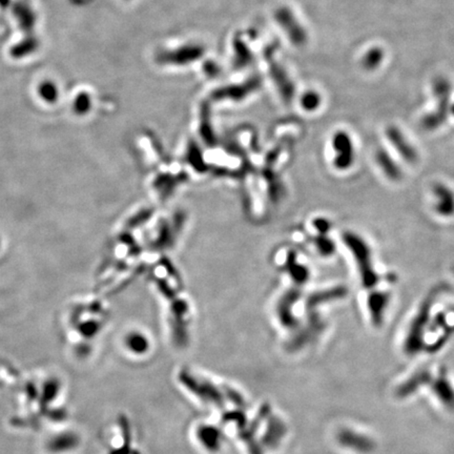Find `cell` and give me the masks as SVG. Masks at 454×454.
Listing matches in <instances>:
<instances>
[{"label": "cell", "instance_id": "6da1fadb", "mask_svg": "<svg viewBox=\"0 0 454 454\" xmlns=\"http://www.w3.org/2000/svg\"><path fill=\"white\" fill-rule=\"evenodd\" d=\"M344 240L356 259L363 285L367 289H372L378 283L379 277L374 271L372 263V251L367 243L354 234H346Z\"/></svg>", "mask_w": 454, "mask_h": 454}, {"label": "cell", "instance_id": "7a4b0ae2", "mask_svg": "<svg viewBox=\"0 0 454 454\" xmlns=\"http://www.w3.org/2000/svg\"><path fill=\"white\" fill-rule=\"evenodd\" d=\"M433 92L437 98V105L435 111L424 117V127L427 129H435L441 127L447 119L448 111L450 107V95H451V85L445 78H439L433 84Z\"/></svg>", "mask_w": 454, "mask_h": 454}, {"label": "cell", "instance_id": "3957f363", "mask_svg": "<svg viewBox=\"0 0 454 454\" xmlns=\"http://www.w3.org/2000/svg\"><path fill=\"white\" fill-rule=\"evenodd\" d=\"M334 147L338 156L336 158V166L340 170H346L352 165L354 159V149L349 136L343 131L336 134L334 138Z\"/></svg>", "mask_w": 454, "mask_h": 454}, {"label": "cell", "instance_id": "277c9868", "mask_svg": "<svg viewBox=\"0 0 454 454\" xmlns=\"http://www.w3.org/2000/svg\"><path fill=\"white\" fill-rule=\"evenodd\" d=\"M387 137L391 145H393L397 153L400 154L407 162L413 163L417 160V154L415 147L410 145V142L401 133L400 129L397 127H390L387 129Z\"/></svg>", "mask_w": 454, "mask_h": 454}, {"label": "cell", "instance_id": "5b68a950", "mask_svg": "<svg viewBox=\"0 0 454 454\" xmlns=\"http://www.w3.org/2000/svg\"><path fill=\"white\" fill-rule=\"evenodd\" d=\"M433 192L437 198L435 210L442 216H452L454 214V192L443 184L435 186Z\"/></svg>", "mask_w": 454, "mask_h": 454}, {"label": "cell", "instance_id": "8992f818", "mask_svg": "<svg viewBox=\"0 0 454 454\" xmlns=\"http://www.w3.org/2000/svg\"><path fill=\"white\" fill-rule=\"evenodd\" d=\"M389 296L385 293H372L368 298L369 309L372 311V318L376 325L381 324L385 308L388 305Z\"/></svg>", "mask_w": 454, "mask_h": 454}, {"label": "cell", "instance_id": "52a82bcc", "mask_svg": "<svg viewBox=\"0 0 454 454\" xmlns=\"http://www.w3.org/2000/svg\"><path fill=\"white\" fill-rule=\"evenodd\" d=\"M14 14L19 20L20 26L26 33H31L35 26V13L26 3H19L14 7Z\"/></svg>", "mask_w": 454, "mask_h": 454}, {"label": "cell", "instance_id": "ba28073f", "mask_svg": "<svg viewBox=\"0 0 454 454\" xmlns=\"http://www.w3.org/2000/svg\"><path fill=\"white\" fill-rule=\"evenodd\" d=\"M376 162H378L379 165L381 166L385 175L389 179L393 180V181H397V180H400L402 178L400 167L397 166V164L393 161L392 158L386 152L381 149V151L376 153Z\"/></svg>", "mask_w": 454, "mask_h": 454}, {"label": "cell", "instance_id": "9c48e42d", "mask_svg": "<svg viewBox=\"0 0 454 454\" xmlns=\"http://www.w3.org/2000/svg\"><path fill=\"white\" fill-rule=\"evenodd\" d=\"M384 53L382 48H372L364 55L362 60L363 68L368 71H374L382 64Z\"/></svg>", "mask_w": 454, "mask_h": 454}, {"label": "cell", "instance_id": "30bf717a", "mask_svg": "<svg viewBox=\"0 0 454 454\" xmlns=\"http://www.w3.org/2000/svg\"><path fill=\"white\" fill-rule=\"evenodd\" d=\"M36 48H37V40L33 37L26 38V40L20 42L18 46L12 48V55L16 58L17 57L19 58V57L26 56L30 53L34 52Z\"/></svg>", "mask_w": 454, "mask_h": 454}, {"label": "cell", "instance_id": "8fae6325", "mask_svg": "<svg viewBox=\"0 0 454 454\" xmlns=\"http://www.w3.org/2000/svg\"><path fill=\"white\" fill-rule=\"evenodd\" d=\"M39 95L46 102L53 103L56 101L58 92H57V88L55 87L54 83L46 81V82L40 84Z\"/></svg>", "mask_w": 454, "mask_h": 454}, {"label": "cell", "instance_id": "7c38bea8", "mask_svg": "<svg viewBox=\"0 0 454 454\" xmlns=\"http://www.w3.org/2000/svg\"><path fill=\"white\" fill-rule=\"evenodd\" d=\"M91 109L90 96L85 93H81L76 97L74 101V111L79 115H84Z\"/></svg>", "mask_w": 454, "mask_h": 454}, {"label": "cell", "instance_id": "4fadbf2b", "mask_svg": "<svg viewBox=\"0 0 454 454\" xmlns=\"http://www.w3.org/2000/svg\"><path fill=\"white\" fill-rule=\"evenodd\" d=\"M320 103V99L319 96H318L317 94H308L307 96H306L305 98V102H304V105H305L307 109H316V107L319 105Z\"/></svg>", "mask_w": 454, "mask_h": 454}, {"label": "cell", "instance_id": "5bb4252c", "mask_svg": "<svg viewBox=\"0 0 454 454\" xmlns=\"http://www.w3.org/2000/svg\"><path fill=\"white\" fill-rule=\"evenodd\" d=\"M451 111H452V113H453V115H454V105H452V109H451Z\"/></svg>", "mask_w": 454, "mask_h": 454}]
</instances>
